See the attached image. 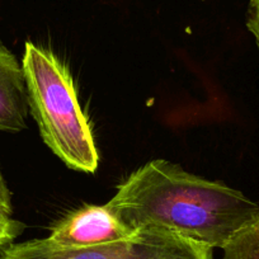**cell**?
<instances>
[{
  "mask_svg": "<svg viewBox=\"0 0 259 259\" xmlns=\"http://www.w3.org/2000/svg\"><path fill=\"white\" fill-rule=\"evenodd\" d=\"M22 68L29 111L42 140L66 166L94 173L98 149L66 65L52 51L27 41Z\"/></svg>",
  "mask_w": 259,
  "mask_h": 259,
  "instance_id": "cell-2",
  "label": "cell"
},
{
  "mask_svg": "<svg viewBox=\"0 0 259 259\" xmlns=\"http://www.w3.org/2000/svg\"><path fill=\"white\" fill-rule=\"evenodd\" d=\"M246 28L253 34L259 51V0H249L246 12Z\"/></svg>",
  "mask_w": 259,
  "mask_h": 259,
  "instance_id": "cell-8",
  "label": "cell"
},
{
  "mask_svg": "<svg viewBox=\"0 0 259 259\" xmlns=\"http://www.w3.org/2000/svg\"><path fill=\"white\" fill-rule=\"evenodd\" d=\"M106 206L130 228L161 226L212 249L259 216V206L238 189L163 159L134 171Z\"/></svg>",
  "mask_w": 259,
  "mask_h": 259,
  "instance_id": "cell-1",
  "label": "cell"
},
{
  "mask_svg": "<svg viewBox=\"0 0 259 259\" xmlns=\"http://www.w3.org/2000/svg\"><path fill=\"white\" fill-rule=\"evenodd\" d=\"M24 225L12 219V216L0 212V251L13 243L14 239L23 231Z\"/></svg>",
  "mask_w": 259,
  "mask_h": 259,
  "instance_id": "cell-7",
  "label": "cell"
},
{
  "mask_svg": "<svg viewBox=\"0 0 259 259\" xmlns=\"http://www.w3.org/2000/svg\"><path fill=\"white\" fill-rule=\"evenodd\" d=\"M106 205H85L51 226L49 239L62 248H91L124 240L135 233Z\"/></svg>",
  "mask_w": 259,
  "mask_h": 259,
  "instance_id": "cell-4",
  "label": "cell"
},
{
  "mask_svg": "<svg viewBox=\"0 0 259 259\" xmlns=\"http://www.w3.org/2000/svg\"><path fill=\"white\" fill-rule=\"evenodd\" d=\"M0 212H3L9 216H12V212H13L11 192H9L8 187H7L2 170H0Z\"/></svg>",
  "mask_w": 259,
  "mask_h": 259,
  "instance_id": "cell-9",
  "label": "cell"
},
{
  "mask_svg": "<svg viewBox=\"0 0 259 259\" xmlns=\"http://www.w3.org/2000/svg\"><path fill=\"white\" fill-rule=\"evenodd\" d=\"M223 250V259H259V216L240 229Z\"/></svg>",
  "mask_w": 259,
  "mask_h": 259,
  "instance_id": "cell-6",
  "label": "cell"
},
{
  "mask_svg": "<svg viewBox=\"0 0 259 259\" xmlns=\"http://www.w3.org/2000/svg\"><path fill=\"white\" fill-rule=\"evenodd\" d=\"M28 108L23 68L13 52L0 42V131H23Z\"/></svg>",
  "mask_w": 259,
  "mask_h": 259,
  "instance_id": "cell-5",
  "label": "cell"
},
{
  "mask_svg": "<svg viewBox=\"0 0 259 259\" xmlns=\"http://www.w3.org/2000/svg\"><path fill=\"white\" fill-rule=\"evenodd\" d=\"M0 259H213L212 248L161 226L138 228L124 240L91 248H62L49 238L12 243Z\"/></svg>",
  "mask_w": 259,
  "mask_h": 259,
  "instance_id": "cell-3",
  "label": "cell"
}]
</instances>
